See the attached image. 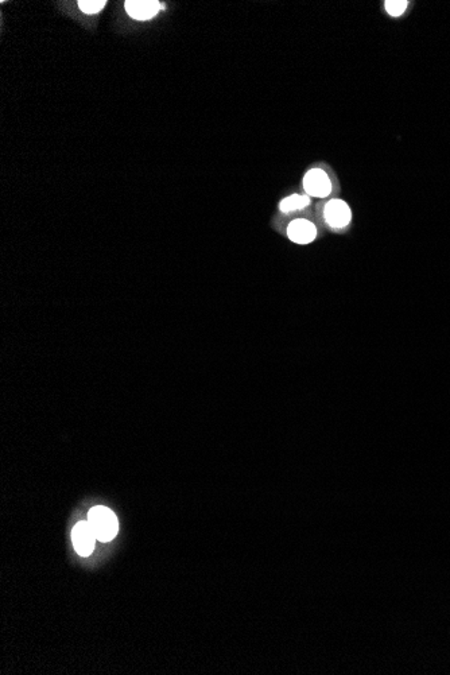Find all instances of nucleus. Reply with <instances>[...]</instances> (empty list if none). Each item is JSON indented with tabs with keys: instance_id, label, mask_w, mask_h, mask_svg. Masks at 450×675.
Here are the masks:
<instances>
[{
	"instance_id": "f257e3e1",
	"label": "nucleus",
	"mask_w": 450,
	"mask_h": 675,
	"mask_svg": "<svg viewBox=\"0 0 450 675\" xmlns=\"http://www.w3.org/2000/svg\"><path fill=\"white\" fill-rule=\"evenodd\" d=\"M88 522L93 528L97 541H102V542L112 541L119 531L116 515L107 507L99 506L92 508L88 514Z\"/></svg>"
},
{
	"instance_id": "f03ea898",
	"label": "nucleus",
	"mask_w": 450,
	"mask_h": 675,
	"mask_svg": "<svg viewBox=\"0 0 450 675\" xmlns=\"http://www.w3.org/2000/svg\"><path fill=\"white\" fill-rule=\"evenodd\" d=\"M323 220L333 230H344L351 224L352 212L343 200H330L323 207Z\"/></svg>"
},
{
	"instance_id": "7ed1b4c3",
	"label": "nucleus",
	"mask_w": 450,
	"mask_h": 675,
	"mask_svg": "<svg viewBox=\"0 0 450 675\" xmlns=\"http://www.w3.org/2000/svg\"><path fill=\"white\" fill-rule=\"evenodd\" d=\"M303 189L309 197L325 198L332 193V182L323 170L312 169L303 178Z\"/></svg>"
},
{
	"instance_id": "20e7f679",
	"label": "nucleus",
	"mask_w": 450,
	"mask_h": 675,
	"mask_svg": "<svg viewBox=\"0 0 450 675\" xmlns=\"http://www.w3.org/2000/svg\"><path fill=\"white\" fill-rule=\"evenodd\" d=\"M72 541L74 550L81 555L88 557L93 549H95V542L97 541L95 531L89 522H79L72 531Z\"/></svg>"
},
{
	"instance_id": "39448f33",
	"label": "nucleus",
	"mask_w": 450,
	"mask_h": 675,
	"mask_svg": "<svg viewBox=\"0 0 450 675\" xmlns=\"http://www.w3.org/2000/svg\"><path fill=\"white\" fill-rule=\"evenodd\" d=\"M287 236L297 244H309L317 237V228L306 219H296L287 227Z\"/></svg>"
},
{
	"instance_id": "423d86ee",
	"label": "nucleus",
	"mask_w": 450,
	"mask_h": 675,
	"mask_svg": "<svg viewBox=\"0 0 450 675\" xmlns=\"http://www.w3.org/2000/svg\"><path fill=\"white\" fill-rule=\"evenodd\" d=\"M159 1L155 0H129L126 1V11L131 18L136 21H147L156 15L162 10Z\"/></svg>"
},
{
	"instance_id": "0eeeda50",
	"label": "nucleus",
	"mask_w": 450,
	"mask_h": 675,
	"mask_svg": "<svg viewBox=\"0 0 450 675\" xmlns=\"http://www.w3.org/2000/svg\"><path fill=\"white\" fill-rule=\"evenodd\" d=\"M312 202V198L309 196H300V194H293L286 198H283L279 204V209L286 214L294 213V212L303 211L306 207H309Z\"/></svg>"
},
{
	"instance_id": "6e6552de",
	"label": "nucleus",
	"mask_w": 450,
	"mask_h": 675,
	"mask_svg": "<svg viewBox=\"0 0 450 675\" xmlns=\"http://www.w3.org/2000/svg\"><path fill=\"white\" fill-rule=\"evenodd\" d=\"M106 4H107L106 0H81V1H79L80 10L88 15L97 14L99 11H102L106 7Z\"/></svg>"
},
{
	"instance_id": "1a4fd4ad",
	"label": "nucleus",
	"mask_w": 450,
	"mask_h": 675,
	"mask_svg": "<svg viewBox=\"0 0 450 675\" xmlns=\"http://www.w3.org/2000/svg\"><path fill=\"white\" fill-rule=\"evenodd\" d=\"M408 1L406 0H387L385 8L391 17H401L408 10Z\"/></svg>"
}]
</instances>
